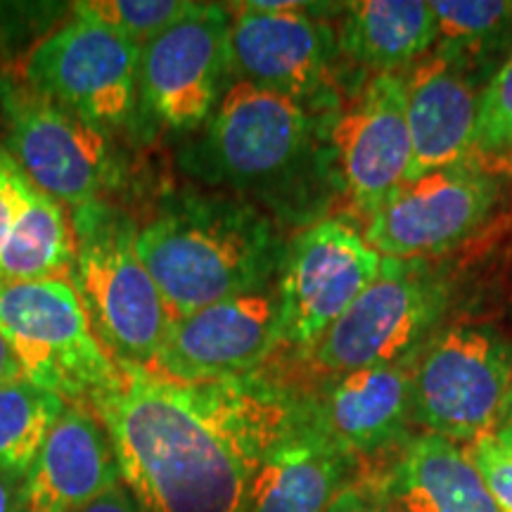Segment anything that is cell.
Instances as JSON below:
<instances>
[{
    "instance_id": "28",
    "label": "cell",
    "mask_w": 512,
    "mask_h": 512,
    "mask_svg": "<svg viewBox=\"0 0 512 512\" xmlns=\"http://www.w3.org/2000/svg\"><path fill=\"white\" fill-rule=\"evenodd\" d=\"M328 512H389L382 470L361 467L354 479L339 491Z\"/></svg>"
},
{
    "instance_id": "8",
    "label": "cell",
    "mask_w": 512,
    "mask_h": 512,
    "mask_svg": "<svg viewBox=\"0 0 512 512\" xmlns=\"http://www.w3.org/2000/svg\"><path fill=\"white\" fill-rule=\"evenodd\" d=\"M0 335L22 375L67 403H86L119 377L72 278L0 283Z\"/></svg>"
},
{
    "instance_id": "5",
    "label": "cell",
    "mask_w": 512,
    "mask_h": 512,
    "mask_svg": "<svg viewBox=\"0 0 512 512\" xmlns=\"http://www.w3.org/2000/svg\"><path fill=\"white\" fill-rule=\"evenodd\" d=\"M451 283L427 259H382L377 278L306 351L311 370L335 377L413 361L444 325Z\"/></svg>"
},
{
    "instance_id": "33",
    "label": "cell",
    "mask_w": 512,
    "mask_h": 512,
    "mask_svg": "<svg viewBox=\"0 0 512 512\" xmlns=\"http://www.w3.org/2000/svg\"><path fill=\"white\" fill-rule=\"evenodd\" d=\"M494 437L512 451V387L503 401L501 415H498V422L494 427Z\"/></svg>"
},
{
    "instance_id": "19",
    "label": "cell",
    "mask_w": 512,
    "mask_h": 512,
    "mask_svg": "<svg viewBox=\"0 0 512 512\" xmlns=\"http://www.w3.org/2000/svg\"><path fill=\"white\" fill-rule=\"evenodd\" d=\"M119 482L105 425L86 403H67L24 479L27 512H79Z\"/></svg>"
},
{
    "instance_id": "27",
    "label": "cell",
    "mask_w": 512,
    "mask_h": 512,
    "mask_svg": "<svg viewBox=\"0 0 512 512\" xmlns=\"http://www.w3.org/2000/svg\"><path fill=\"white\" fill-rule=\"evenodd\" d=\"M467 456L482 475L486 489L501 512H512V451L494 437L484 434L465 446Z\"/></svg>"
},
{
    "instance_id": "32",
    "label": "cell",
    "mask_w": 512,
    "mask_h": 512,
    "mask_svg": "<svg viewBox=\"0 0 512 512\" xmlns=\"http://www.w3.org/2000/svg\"><path fill=\"white\" fill-rule=\"evenodd\" d=\"M17 380H27V377L22 375V368H19L17 358L12 354L10 344L5 342L3 335H0V387Z\"/></svg>"
},
{
    "instance_id": "23",
    "label": "cell",
    "mask_w": 512,
    "mask_h": 512,
    "mask_svg": "<svg viewBox=\"0 0 512 512\" xmlns=\"http://www.w3.org/2000/svg\"><path fill=\"white\" fill-rule=\"evenodd\" d=\"M437 46L470 62L486 79L512 50V0H434Z\"/></svg>"
},
{
    "instance_id": "16",
    "label": "cell",
    "mask_w": 512,
    "mask_h": 512,
    "mask_svg": "<svg viewBox=\"0 0 512 512\" xmlns=\"http://www.w3.org/2000/svg\"><path fill=\"white\" fill-rule=\"evenodd\" d=\"M401 74L413 145L408 183L430 171L472 162L479 98L489 79L439 46Z\"/></svg>"
},
{
    "instance_id": "18",
    "label": "cell",
    "mask_w": 512,
    "mask_h": 512,
    "mask_svg": "<svg viewBox=\"0 0 512 512\" xmlns=\"http://www.w3.org/2000/svg\"><path fill=\"white\" fill-rule=\"evenodd\" d=\"M358 470V460L320 425L311 396L302 394L256 472L247 512H328Z\"/></svg>"
},
{
    "instance_id": "20",
    "label": "cell",
    "mask_w": 512,
    "mask_h": 512,
    "mask_svg": "<svg viewBox=\"0 0 512 512\" xmlns=\"http://www.w3.org/2000/svg\"><path fill=\"white\" fill-rule=\"evenodd\" d=\"M389 512H501L465 446L420 432L382 470Z\"/></svg>"
},
{
    "instance_id": "6",
    "label": "cell",
    "mask_w": 512,
    "mask_h": 512,
    "mask_svg": "<svg viewBox=\"0 0 512 512\" xmlns=\"http://www.w3.org/2000/svg\"><path fill=\"white\" fill-rule=\"evenodd\" d=\"M512 387V337L494 320L441 325L413 368V422L460 446L494 432Z\"/></svg>"
},
{
    "instance_id": "12",
    "label": "cell",
    "mask_w": 512,
    "mask_h": 512,
    "mask_svg": "<svg viewBox=\"0 0 512 512\" xmlns=\"http://www.w3.org/2000/svg\"><path fill=\"white\" fill-rule=\"evenodd\" d=\"M382 256L344 219H320L285 247L280 266V344L309 351L361 297Z\"/></svg>"
},
{
    "instance_id": "10",
    "label": "cell",
    "mask_w": 512,
    "mask_h": 512,
    "mask_svg": "<svg viewBox=\"0 0 512 512\" xmlns=\"http://www.w3.org/2000/svg\"><path fill=\"white\" fill-rule=\"evenodd\" d=\"M22 76L88 124L138 126L140 46L72 5V17L31 50Z\"/></svg>"
},
{
    "instance_id": "7",
    "label": "cell",
    "mask_w": 512,
    "mask_h": 512,
    "mask_svg": "<svg viewBox=\"0 0 512 512\" xmlns=\"http://www.w3.org/2000/svg\"><path fill=\"white\" fill-rule=\"evenodd\" d=\"M0 145L38 190L72 209L119 185L121 162L110 133L64 110L12 69L0 72Z\"/></svg>"
},
{
    "instance_id": "34",
    "label": "cell",
    "mask_w": 512,
    "mask_h": 512,
    "mask_svg": "<svg viewBox=\"0 0 512 512\" xmlns=\"http://www.w3.org/2000/svg\"><path fill=\"white\" fill-rule=\"evenodd\" d=\"M508 171H510V174H512V164H510V169H508Z\"/></svg>"
},
{
    "instance_id": "24",
    "label": "cell",
    "mask_w": 512,
    "mask_h": 512,
    "mask_svg": "<svg viewBox=\"0 0 512 512\" xmlns=\"http://www.w3.org/2000/svg\"><path fill=\"white\" fill-rule=\"evenodd\" d=\"M67 401L29 380L0 387V475L27 479Z\"/></svg>"
},
{
    "instance_id": "2",
    "label": "cell",
    "mask_w": 512,
    "mask_h": 512,
    "mask_svg": "<svg viewBox=\"0 0 512 512\" xmlns=\"http://www.w3.org/2000/svg\"><path fill=\"white\" fill-rule=\"evenodd\" d=\"M138 254L176 318L268 290L285 247L256 204L228 192L181 190L162 197L143 226Z\"/></svg>"
},
{
    "instance_id": "22",
    "label": "cell",
    "mask_w": 512,
    "mask_h": 512,
    "mask_svg": "<svg viewBox=\"0 0 512 512\" xmlns=\"http://www.w3.org/2000/svg\"><path fill=\"white\" fill-rule=\"evenodd\" d=\"M74 233L72 219L53 197L24 183L22 214L0 252V283H36L72 278Z\"/></svg>"
},
{
    "instance_id": "29",
    "label": "cell",
    "mask_w": 512,
    "mask_h": 512,
    "mask_svg": "<svg viewBox=\"0 0 512 512\" xmlns=\"http://www.w3.org/2000/svg\"><path fill=\"white\" fill-rule=\"evenodd\" d=\"M24 183H27V176L0 145V252L8 245L12 228L22 214Z\"/></svg>"
},
{
    "instance_id": "31",
    "label": "cell",
    "mask_w": 512,
    "mask_h": 512,
    "mask_svg": "<svg viewBox=\"0 0 512 512\" xmlns=\"http://www.w3.org/2000/svg\"><path fill=\"white\" fill-rule=\"evenodd\" d=\"M0 512H27L24 479L0 475Z\"/></svg>"
},
{
    "instance_id": "21",
    "label": "cell",
    "mask_w": 512,
    "mask_h": 512,
    "mask_svg": "<svg viewBox=\"0 0 512 512\" xmlns=\"http://www.w3.org/2000/svg\"><path fill=\"white\" fill-rule=\"evenodd\" d=\"M439 41L432 3L356 0L344 3L337 29L342 57L373 74H401Z\"/></svg>"
},
{
    "instance_id": "4",
    "label": "cell",
    "mask_w": 512,
    "mask_h": 512,
    "mask_svg": "<svg viewBox=\"0 0 512 512\" xmlns=\"http://www.w3.org/2000/svg\"><path fill=\"white\" fill-rule=\"evenodd\" d=\"M72 233V283L93 335L119 368H150L176 316L140 259L138 221L95 200L72 209Z\"/></svg>"
},
{
    "instance_id": "14",
    "label": "cell",
    "mask_w": 512,
    "mask_h": 512,
    "mask_svg": "<svg viewBox=\"0 0 512 512\" xmlns=\"http://www.w3.org/2000/svg\"><path fill=\"white\" fill-rule=\"evenodd\" d=\"M332 171L349 207L373 216L408 183L413 145L403 74H373L330 121Z\"/></svg>"
},
{
    "instance_id": "15",
    "label": "cell",
    "mask_w": 512,
    "mask_h": 512,
    "mask_svg": "<svg viewBox=\"0 0 512 512\" xmlns=\"http://www.w3.org/2000/svg\"><path fill=\"white\" fill-rule=\"evenodd\" d=\"M280 347L278 294L261 290L209 304L176 318L147 370L183 382L256 373Z\"/></svg>"
},
{
    "instance_id": "3",
    "label": "cell",
    "mask_w": 512,
    "mask_h": 512,
    "mask_svg": "<svg viewBox=\"0 0 512 512\" xmlns=\"http://www.w3.org/2000/svg\"><path fill=\"white\" fill-rule=\"evenodd\" d=\"M335 114L233 81L200 136L178 152V166L219 192L271 197L309 174L313 164L332 169L328 133Z\"/></svg>"
},
{
    "instance_id": "30",
    "label": "cell",
    "mask_w": 512,
    "mask_h": 512,
    "mask_svg": "<svg viewBox=\"0 0 512 512\" xmlns=\"http://www.w3.org/2000/svg\"><path fill=\"white\" fill-rule=\"evenodd\" d=\"M79 512H140V508L133 501L131 491L126 489L124 482H119L112 489H107L105 494L93 498L88 505H83Z\"/></svg>"
},
{
    "instance_id": "11",
    "label": "cell",
    "mask_w": 512,
    "mask_h": 512,
    "mask_svg": "<svg viewBox=\"0 0 512 512\" xmlns=\"http://www.w3.org/2000/svg\"><path fill=\"white\" fill-rule=\"evenodd\" d=\"M230 5L195 3L140 48V124L195 133L207 124L230 72Z\"/></svg>"
},
{
    "instance_id": "13",
    "label": "cell",
    "mask_w": 512,
    "mask_h": 512,
    "mask_svg": "<svg viewBox=\"0 0 512 512\" xmlns=\"http://www.w3.org/2000/svg\"><path fill=\"white\" fill-rule=\"evenodd\" d=\"M501 181L477 162L415 178L368 216L363 240L382 259H427L463 245L489 221Z\"/></svg>"
},
{
    "instance_id": "9",
    "label": "cell",
    "mask_w": 512,
    "mask_h": 512,
    "mask_svg": "<svg viewBox=\"0 0 512 512\" xmlns=\"http://www.w3.org/2000/svg\"><path fill=\"white\" fill-rule=\"evenodd\" d=\"M330 5H230L233 81L280 93L309 110L337 112V31L325 19Z\"/></svg>"
},
{
    "instance_id": "25",
    "label": "cell",
    "mask_w": 512,
    "mask_h": 512,
    "mask_svg": "<svg viewBox=\"0 0 512 512\" xmlns=\"http://www.w3.org/2000/svg\"><path fill=\"white\" fill-rule=\"evenodd\" d=\"M472 162L494 174L508 171L512 164V50L486 81L479 98Z\"/></svg>"
},
{
    "instance_id": "17",
    "label": "cell",
    "mask_w": 512,
    "mask_h": 512,
    "mask_svg": "<svg viewBox=\"0 0 512 512\" xmlns=\"http://www.w3.org/2000/svg\"><path fill=\"white\" fill-rule=\"evenodd\" d=\"M413 361L328 377L309 394L320 425L358 460L375 467L413 437Z\"/></svg>"
},
{
    "instance_id": "1",
    "label": "cell",
    "mask_w": 512,
    "mask_h": 512,
    "mask_svg": "<svg viewBox=\"0 0 512 512\" xmlns=\"http://www.w3.org/2000/svg\"><path fill=\"white\" fill-rule=\"evenodd\" d=\"M302 394L264 373L183 382L119 368L86 406L110 434L140 512H247L266 453Z\"/></svg>"
},
{
    "instance_id": "26",
    "label": "cell",
    "mask_w": 512,
    "mask_h": 512,
    "mask_svg": "<svg viewBox=\"0 0 512 512\" xmlns=\"http://www.w3.org/2000/svg\"><path fill=\"white\" fill-rule=\"evenodd\" d=\"M192 5L195 3L185 0H86L74 3V8L100 19L143 48L147 41L188 15Z\"/></svg>"
}]
</instances>
